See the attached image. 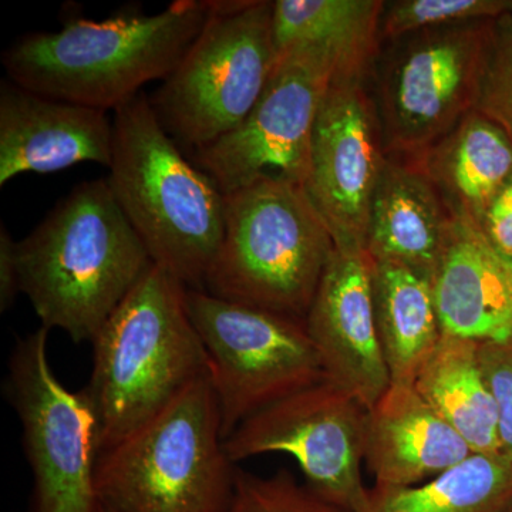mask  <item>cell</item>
Returning a JSON list of instances; mask_svg holds the SVG:
<instances>
[{"label":"cell","instance_id":"obj_12","mask_svg":"<svg viewBox=\"0 0 512 512\" xmlns=\"http://www.w3.org/2000/svg\"><path fill=\"white\" fill-rule=\"evenodd\" d=\"M329 83L325 70L309 57H278L247 119L188 157L224 195L266 178L305 187L313 128Z\"/></svg>","mask_w":512,"mask_h":512},{"label":"cell","instance_id":"obj_31","mask_svg":"<svg viewBox=\"0 0 512 512\" xmlns=\"http://www.w3.org/2000/svg\"><path fill=\"white\" fill-rule=\"evenodd\" d=\"M510 512H512V510Z\"/></svg>","mask_w":512,"mask_h":512},{"label":"cell","instance_id":"obj_25","mask_svg":"<svg viewBox=\"0 0 512 512\" xmlns=\"http://www.w3.org/2000/svg\"><path fill=\"white\" fill-rule=\"evenodd\" d=\"M227 512H346L299 484L288 470L264 478L237 468Z\"/></svg>","mask_w":512,"mask_h":512},{"label":"cell","instance_id":"obj_3","mask_svg":"<svg viewBox=\"0 0 512 512\" xmlns=\"http://www.w3.org/2000/svg\"><path fill=\"white\" fill-rule=\"evenodd\" d=\"M106 180L153 264L204 291L221 247L225 195L161 126L146 93L113 111Z\"/></svg>","mask_w":512,"mask_h":512},{"label":"cell","instance_id":"obj_16","mask_svg":"<svg viewBox=\"0 0 512 512\" xmlns=\"http://www.w3.org/2000/svg\"><path fill=\"white\" fill-rule=\"evenodd\" d=\"M473 454L414 386L390 384L367 410L365 463L376 485L410 487Z\"/></svg>","mask_w":512,"mask_h":512},{"label":"cell","instance_id":"obj_1","mask_svg":"<svg viewBox=\"0 0 512 512\" xmlns=\"http://www.w3.org/2000/svg\"><path fill=\"white\" fill-rule=\"evenodd\" d=\"M16 249L20 291L74 343L93 342L153 265L106 178L73 187Z\"/></svg>","mask_w":512,"mask_h":512},{"label":"cell","instance_id":"obj_11","mask_svg":"<svg viewBox=\"0 0 512 512\" xmlns=\"http://www.w3.org/2000/svg\"><path fill=\"white\" fill-rule=\"evenodd\" d=\"M367 410L338 384L325 379L249 417L225 440L237 464L262 454L293 457L308 487L346 512L365 504L362 480Z\"/></svg>","mask_w":512,"mask_h":512},{"label":"cell","instance_id":"obj_24","mask_svg":"<svg viewBox=\"0 0 512 512\" xmlns=\"http://www.w3.org/2000/svg\"><path fill=\"white\" fill-rule=\"evenodd\" d=\"M512 0H394L384 2L380 40L392 42L413 33L497 19L511 13Z\"/></svg>","mask_w":512,"mask_h":512},{"label":"cell","instance_id":"obj_4","mask_svg":"<svg viewBox=\"0 0 512 512\" xmlns=\"http://www.w3.org/2000/svg\"><path fill=\"white\" fill-rule=\"evenodd\" d=\"M92 343V377L84 393L99 420L101 451L208 375L207 353L188 313L187 288L156 264Z\"/></svg>","mask_w":512,"mask_h":512},{"label":"cell","instance_id":"obj_22","mask_svg":"<svg viewBox=\"0 0 512 512\" xmlns=\"http://www.w3.org/2000/svg\"><path fill=\"white\" fill-rule=\"evenodd\" d=\"M377 332L390 379L413 386L443 335L433 279L396 262L372 261Z\"/></svg>","mask_w":512,"mask_h":512},{"label":"cell","instance_id":"obj_26","mask_svg":"<svg viewBox=\"0 0 512 512\" xmlns=\"http://www.w3.org/2000/svg\"><path fill=\"white\" fill-rule=\"evenodd\" d=\"M476 110L512 141V13L494 20Z\"/></svg>","mask_w":512,"mask_h":512},{"label":"cell","instance_id":"obj_20","mask_svg":"<svg viewBox=\"0 0 512 512\" xmlns=\"http://www.w3.org/2000/svg\"><path fill=\"white\" fill-rule=\"evenodd\" d=\"M407 158L439 192L458 222L480 228L485 208L512 178V141L478 110Z\"/></svg>","mask_w":512,"mask_h":512},{"label":"cell","instance_id":"obj_8","mask_svg":"<svg viewBox=\"0 0 512 512\" xmlns=\"http://www.w3.org/2000/svg\"><path fill=\"white\" fill-rule=\"evenodd\" d=\"M494 20L383 43L369 90L389 156L420 153L476 110Z\"/></svg>","mask_w":512,"mask_h":512},{"label":"cell","instance_id":"obj_21","mask_svg":"<svg viewBox=\"0 0 512 512\" xmlns=\"http://www.w3.org/2000/svg\"><path fill=\"white\" fill-rule=\"evenodd\" d=\"M413 386L473 453L501 456L497 404L481 369L477 340L443 333Z\"/></svg>","mask_w":512,"mask_h":512},{"label":"cell","instance_id":"obj_17","mask_svg":"<svg viewBox=\"0 0 512 512\" xmlns=\"http://www.w3.org/2000/svg\"><path fill=\"white\" fill-rule=\"evenodd\" d=\"M382 0H275L276 59L298 53L328 73L330 83H369L382 50Z\"/></svg>","mask_w":512,"mask_h":512},{"label":"cell","instance_id":"obj_28","mask_svg":"<svg viewBox=\"0 0 512 512\" xmlns=\"http://www.w3.org/2000/svg\"><path fill=\"white\" fill-rule=\"evenodd\" d=\"M478 231L498 254L512 261V178L485 208Z\"/></svg>","mask_w":512,"mask_h":512},{"label":"cell","instance_id":"obj_5","mask_svg":"<svg viewBox=\"0 0 512 512\" xmlns=\"http://www.w3.org/2000/svg\"><path fill=\"white\" fill-rule=\"evenodd\" d=\"M235 474L217 396L205 375L101 451L94 474L97 512H227Z\"/></svg>","mask_w":512,"mask_h":512},{"label":"cell","instance_id":"obj_29","mask_svg":"<svg viewBox=\"0 0 512 512\" xmlns=\"http://www.w3.org/2000/svg\"><path fill=\"white\" fill-rule=\"evenodd\" d=\"M18 241L12 238L9 229L0 227V311L6 312L15 303L20 291Z\"/></svg>","mask_w":512,"mask_h":512},{"label":"cell","instance_id":"obj_13","mask_svg":"<svg viewBox=\"0 0 512 512\" xmlns=\"http://www.w3.org/2000/svg\"><path fill=\"white\" fill-rule=\"evenodd\" d=\"M386 161L369 83H329L313 128L305 191L338 251L366 252L370 211Z\"/></svg>","mask_w":512,"mask_h":512},{"label":"cell","instance_id":"obj_30","mask_svg":"<svg viewBox=\"0 0 512 512\" xmlns=\"http://www.w3.org/2000/svg\"><path fill=\"white\" fill-rule=\"evenodd\" d=\"M511 13H512V8H511Z\"/></svg>","mask_w":512,"mask_h":512},{"label":"cell","instance_id":"obj_23","mask_svg":"<svg viewBox=\"0 0 512 512\" xmlns=\"http://www.w3.org/2000/svg\"><path fill=\"white\" fill-rule=\"evenodd\" d=\"M512 467L501 456L473 453L423 485L367 490L357 512H510Z\"/></svg>","mask_w":512,"mask_h":512},{"label":"cell","instance_id":"obj_15","mask_svg":"<svg viewBox=\"0 0 512 512\" xmlns=\"http://www.w3.org/2000/svg\"><path fill=\"white\" fill-rule=\"evenodd\" d=\"M107 111L50 99L9 79L0 83V185L25 173L50 174L113 160Z\"/></svg>","mask_w":512,"mask_h":512},{"label":"cell","instance_id":"obj_9","mask_svg":"<svg viewBox=\"0 0 512 512\" xmlns=\"http://www.w3.org/2000/svg\"><path fill=\"white\" fill-rule=\"evenodd\" d=\"M224 441L254 414L326 379L305 320L187 289Z\"/></svg>","mask_w":512,"mask_h":512},{"label":"cell","instance_id":"obj_14","mask_svg":"<svg viewBox=\"0 0 512 512\" xmlns=\"http://www.w3.org/2000/svg\"><path fill=\"white\" fill-rule=\"evenodd\" d=\"M305 323L326 379L372 409L392 379L377 332L367 252L335 249Z\"/></svg>","mask_w":512,"mask_h":512},{"label":"cell","instance_id":"obj_10","mask_svg":"<svg viewBox=\"0 0 512 512\" xmlns=\"http://www.w3.org/2000/svg\"><path fill=\"white\" fill-rule=\"evenodd\" d=\"M47 336L49 329L40 326L19 340L6 382L35 478L33 512H97L99 420L84 390L70 392L57 380Z\"/></svg>","mask_w":512,"mask_h":512},{"label":"cell","instance_id":"obj_19","mask_svg":"<svg viewBox=\"0 0 512 512\" xmlns=\"http://www.w3.org/2000/svg\"><path fill=\"white\" fill-rule=\"evenodd\" d=\"M456 222L416 165L387 154L367 231L372 261L396 262L433 279Z\"/></svg>","mask_w":512,"mask_h":512},{"label":"cell","instance_id":"obj_27","mask_svg":"<svg viewBox=\"0 0 512 512\" xmlns=\"http://www.w3.org/2000/svg\"><path fill=\"white\" fill-rule=\"evenodd\" d=\"M478 359L497 404L500 454L512 467V333L478 342Z\"/></svg>","mask_w":512,"mask_h":512},{"label":"cell","instance_id":"obj_18","mask_svg":"<svg viewBox=\"0 0 512 512\" xmlns=\"http://www.w3.org/2000/svg\"><path fill=\"white\" fill-rule=\"evenodd\" d=\"M441 332L477 342L512 333V261L456 222L433 278Z\"/></svg>","mask_w":512,"mask_h":512},{"label":"cell","instance_id":"obj_7","mask_svg":"<svg viewBox=\"0 0 512 512\" xmlns=\"http://www.w3.org/2000/svg\"><path fill=\"white\" fill-rule=\"evenodd\" d=\"M274 2L220 0L173 73L148 96L185 154L234 131L258 103L276 67Z\"/></svg>","mask_w":512,"mask_h":512},{"label":"cell","instance_id":"obj_6","mask_svg":"<svg viewBox=\"0 0 512 512\" xmlns=\"http://www.w3.org/2000/svg\"><path fill=\"white\" fill-rule=\"evenodd\" d=\"M335 241L305 187L259 180L225 195V229L204 291L305 320Z\"/></svg>","mask_w":512,"mask_h":512},{"label":"cell","instance_id":"obj_2","mask_svg":"<svg viewBox=\"0 0 512 512\" xmlns=\"http://www.w3.org/2000/svg\"><path fill=\"white\" fill-rule=\"evenodd\" d=\"M211 9L210 0H177L156 15L70 16L56 32L19 37L2 64L23 89L109 113L174 72Z\"/></svg>","mask_w":512,"mask_h":512}]
</instances>
